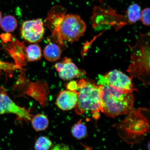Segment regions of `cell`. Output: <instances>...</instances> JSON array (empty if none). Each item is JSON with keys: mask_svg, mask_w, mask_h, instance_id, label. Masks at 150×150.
<instances>
[{"mask_svg": "<svg viewBox=\"0 0 150 150\" xmlns=\"http://www.w3.org/2000/svg\"><path fill=\"white\" fill-rule=\"evenodd\" d=\"M149 110L146 108L132 109L127 117L114 125L118 134L131 145L142 142L149 132Z\"/></svg>", "mask_w": 150, "mask_h": 150, "instance_id": "obj_1", "label": "cell"}, {"mask_svg": "<svg viewBox=\"0 0 150 150\" xmlns=\"http://www.w3.org/2000/svg\"><path fill=\"white\" fill-rule=\"evenodd\" d=\"M150 35L140 34L134 46L130 47L131 61L127 71L145 86L150 83Z\"/></svg>", "mask_w": 150, "mask_h": 150, "instance_id": "obj_2", "label": "cell"}, {"mask_svg": "<svg viewBox=\"0 0 150 150\" xmlns=\"http://www.w3.org/2000/svg\"><path fill=\"white\" fill-rule=\"evenodd\" d=\"M101 110L114 118L129 113L133 109L134 98L132 93L123 92L109 85H100Z\"/></svg>", "mask_w": 150, "mask_h": 150, "instance_id": "obj_3", "label": "cell"}, {"mask_svg": "<svg viewBox=\"0 0 150 150\" xmlns=\"http://www.w3.org/2000/svg\"><path fill=\"white\" fill-rule=\"evenodd\" d=\"M78 101L75 112L81 115L91 111L96 120L100 117L101 99L100 86L90 79H82L77 82Z\"/></svg>", "mask_w": 150, "mask_h": 150, "instance_id": "obj_4", "label": "cell"}, {"mask_svg": "<svg viewBox=\"0 0 150 150\" xmlns=\"http://www.w3.org/2000/svg\"><path fill=\"white\" fill-rule=\"evenodd\" d=\"M52 36L59 44L63 41L73 43L79 40L86 31V24L77 14L63 15L54 20Z\"/></svg>", "mask_w": 150, "mask_h": 150, "instance_id": "obj_5", "label": "cell"}, {"mask_svg": "<svg viewBox=\"0 0 150 150\" xmlns=\"http://www.w3.org/2000/svg\"><path fill=\"white\" fill-rule=\"evenodd\" d=\"M97 84L109 85L124 93H132L137 89L134 88L132 78L121 71L114 70L110 71L104 76L99 75Z\"/></svg>", "mask_w": 150, "mask_h": 150, "instance_id": "obj_6", "label": "cell"}, {"mask_svg": "<svg viewBox=\"0 0 150 150\" xmlns=\"http://www.w3.org/2000/svg\"><path fill=\"white\" fill-rule=\"evenodd\" d=\"M30 110L17 105L7 94L4 88L0 87V115L6 113L15 114L17 120L28 122L33 115Z\"/></svg>", "mask_w": 150, "mask_h": 150, "instance_id": "obj_7", "label": "cell"}, {"mask_svg": "<svg viewBox=\"0 0 150 150\" xmlns=\"http://www.w3.org/2000/svg\"><path fill=\"white\" fill-rule=\"evenodd\" d=\"M45 33V28L41 19L27 20L22 24L21 35L28 42L37 43L41 42Z\"/></svg>", "mask_w": 150, "mask_h": 150, "instance_id": "obj_8", "label": "cell"}, {"mask_svg": "<svg viewBox=\"0 0 150 150\" xmlns=\"http://www.w3.org/2000/svg\"><path fill=\"white\" fill-rule=\"evenodd\" d=\"M54 67L63 80H70L86 74V71L79 69L70 58L65 57L62 62L56 63Z\"/></svg>", "mask_w": 150, "mask_h": 150, "instance_id": "obj_9", "label": "cell"}, {"mask_svg": "<svg viewBox=\"0 0 150 150\" xmlns=\"http://www.w3.org/2000/svg\"><path fill=\"white\" fill-rule=\"evenodd\" d=\"M78 94L77 91L69 90L61 91L56 98V105L64 111L73 109L76 107L77 103Z\"/></svg>", "mask_w": 150, "mask_h": 150, "instance_id": "obj_10", "label": "cell"}, {"mask_svg": "<svg viewBox=\"0 0 150 150\" xmlns=\"http://www.w3.org/2000/svg\"><path fill=\"white\" fill-rule=\"evenodd\" d=\"M62 51L60 47L55 44L50 43L45 47L44 55L47 60L51 62H55L61 57Z\"/></svg>", "mask_w": 150, "mask_h": 150, "instance_id": "obj_11", "label": "cell"}, {"mask_svg": "<svg viewBox=\"0 0 150 150\" xmlns=\"http://www.w3.org/2000/svg\"><path fill=\"white\" fill-rule=\"evenodd\" d=\"M31 120L33 128L36 131L45 130L49 123L48 117L43 114H38L33 116Z\"/></svg>", "mask_w": 150, "mask_h": 150, "instance_id": "obj_12", "label": "cell"}, {"mask_svg": "<svg viewBox=\"0 0 150 150\" xmlns=\"http://www.w3.org/2000/svg\"><path fill=\"white\" fill-rule=\"evenodd\" d=\"M142 11L140 6L137 4H133L128 7L126 12L129 24L136 23L140 20Z\"/></svg>", "mask_w": 150, "mask_h": 150, "instance_id": "obj_13", "label": "cell"}, {"mask_svg": "<svg viewBox=\"0 0 150 150\" xmlns=\"http://www.w3.org/2000/svg\"><path fill=\"white\" fill-rule=\"evenodd\" d=\"M0 25L4 31L7 33L12 32L17 27V21L14 17L8 15L2 18Z\"/></svg>", "mask_w": 150, "mask_h": 150, "instance_id": "obj_14", "label": "cell"}, {"mask_svg": "<svg viewBox=\"0 0 150 150\" xmlns=\"http://www.w3.org/2000/svg\"><path fill=\"white\" fill-rule=\"evenodd\" d=\"M26 56L28 61L33 62L39 60L42 54L40 47L37 44L30 45L26 49Z\"/></svg>", "mask_w": 150, "mask_h": 150, "instance_id": "obj_15", "label": "cell"}, {"mask_svg": "<svg viewBox=\"0 0 150 150\" xmlns=\"http://www.w3.org/2000/svg\"><path fill=\"white\" fill-rule=\"evenodd\" d=\"M71 133L73 136L80 140L84 138L87 135V127L80 120L73 125L71 129Z\"/></svg>", "mask_w": 150, "mask_h": 150, "instance_id": "obj_16", "label": "cell"}, {"mask_svg": "<svg viewBox=\"0 0 150 150\" xmlns=\"http://www.w3.org/2000/svg\"><path fill=\"white\" fill-rule=\"evenodd\" d=\"M52 146V142L46 136H41L35 142V150H50Z\"/></svg>", "mask_w": 150, "mask_h": 150, "instance_id": "obj_17", "label": "cell"}, {"mask_svg": "<svg viewBox=\"0 0 150 150\" xmlns=\"http://www.w3.org/2000/svg\"><path fill=\"white\" fill-rule=\"evenodd\" d=\"M140 20L144 25L149 26L150 24V8H146L142 11Z\"/></svg>", "mask_w": 150, "mask_h": 150, "instance_id": "obj_18", "label": "cell"}, {"mask_svg": "<svg viewBox=\"0 0 150 150\" xmlns=\"http://www.w3.org/2000/svg\"><path fill=\"white\" fill-rule=\"evenodd\" d=\"M16 65L0 60V70L5 72H10L16 68Z\"/></svg>", "mask_w": 150, "mask_h": 150, "instance_id": "obj_19", "label": "cell"}, {"mask_svg": "<svg viewBox=\"0 0 150 150\" xmlns=\"http://www.w3.org/2000/svg\"><path fill=\"white\" fill-rule=\"evenodd\" d=\"M67 90L76 92L78 90L77 82L76 81H72L69 82L66 86Z\"/></svg>", "mask_w": 150, "mask_h": 150, "instance_id": "obj_20", "label": "cell"}, {"mask_svg": "<svg viewBox=\"0 0 150 150\" xmlns=\"http://www.w3.org/2000/svg\"><path fill=\"white\" fill-rule=\"evenodd\" d=\"M50 150H70L68 146L64 144H59L54 146Z\"/></svg>", "mask_w": 150, "mask_h": 150, "instance_id": "obj_21", "label": "cell"}, {"mask_svg": "<svg viewBox=\"0 0 150 150\" xmlns=\"http://www.w3.org/2000/svg\"><path fill=\"white\" fill-rule=\"evenodd\" d=\"M2 18V16L1 13V11H0V22H1Z\"/></svg>", "mask_w": 150, "mask_h": 150, "instance_id": "obj_22", "label": "cell"}, {"mask_svg": "<svg viewBox=\"0 0 150 150\" xmlns=\"http://www.w3.org/2000/svg\"><path fill=\"white\" fill-rule=\"evenodd\" d=\"M150 142H149V143H148L147 145V147H148V149H149V150H150Z\"/></svg>", "mask_w": 150, "mask_h": 150, "instance_id": "obj_23", "label": "cell"}]
</instances>
